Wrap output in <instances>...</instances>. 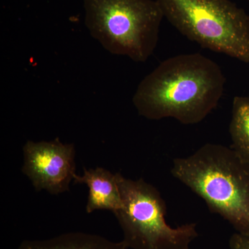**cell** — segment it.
I'll use <instances>...</instances> for the list:
<instances>
[{"instance_id":"obj_5","label":"cell","mask_w":249,"mask_h":249,"mask_svg":"<svg viewBox=\"0 0 249 249\" xmlns=\"http://www.w3.org/2000/svg\"><path fill=\"white\" fill-rule=\"evenodd\" d=\"M122 207L114 215L132 249H189L198 237L196 224L173 228L167 224L166 204L155 186L141 178H124L118 173Z\"/></svg>"},{"instance_id":"obj_1","label":"cell","mask_w":249,"mask_h":249,"mask_svg":"<svg viewBox=\"0 0 249 249\" xmlns=\"http://www.w3.org/2000/svg\"><path fill=\"white\" fill-rule=\"evenodd\" d=\"M226 78L220 67L201 53L164 60L143 78L133 96L139 114L149 120L173 118L199 124L217 107Z\"/></svg>"},{"instance_id":"obj_9","label":"cell","mask_w":249,"mask_h":249,"mask_svg":"<svg viewBox=\"0 0 249 249\" xmlns=\"http://www.w3.org/2000/svg\"><path fill=\"white\" fill-rule=\"evenodd\" d=\"M232 148L249 163V96H235L229 125Z\"/></svg>"},{"instance_id":"obj_4","label":"cell","mask_w":249,"mask_h":249,"mask_svg":"<svg viewBox=\"0 0 249 249\" xmlns=\"http://www.w3.org/2000/svg\"><path fill=\"white\" fill-rule=\"evenodd\" d=\"M189 40L249 64V16L230 0H157Z\"/></svg>"},{"instance_id":"obj_3","label":"cell","mask_w":249,"mask_h":249,"mask_svg":"<svg viewBox=\"0 0 249 249\" xmlns=\"http://www.w3.org/2000/svg\"><path fill=\"white\" fill-rule=\"evenodd\" d=\"M85 23L109 53L147 60L158 43L164 18L157 0H84Z\"/></svg>"},{"instance_id":"obj_2","label":"cell","mask_w":249,"mask_h":249,"mask_svg":"<svg viewBox=\"0 0 249 249\" xmlns=\"http://www.w3.org/2000/svg\"><path fill=\"white\" fill-rule=\"evenodd\" d=\"M171 173L237 232L249 235V163L232 147L206 143L173 160Z\"/></svg>"},{"instance_id":"obj_6","label":"cell","mask_w":249,"mask_h":249,"mask_svg":"<svg viewBox=\"0 0 249 249\" xmlns=\"http://www.w3.org/2000/svg\"><path fill=\"white\" fill-rule=\"evenodd\" d=\"M22 173L30 179L36 191L51 195L70 191L76 173V150L73 143L28 141L23 147Z\"/></svg>"},{"instance_id":"obj_8","label":"cell","mask_w":249,"mask_h":249,"mask_svg":"<svg viewBox=\"0 0 249 249\" xmlns=\"http://www.w3.org/2000/svg\"><path fill=\"white\" fill-rule=\"evenodd\" d=\"M18 249H128L124 241L111 242L102 236L72 232L42 240H24Z\"/></svg>"},{"instance_id":"obj_10","label":"cell","mask_w":249,"mask_h":249,"mask_svg":"<svg viewBox=\"0 0 249 249\" xmlns=\"http://www.w3.org/2000/svg\"><path fill=\"white\" fill-rule=\"evenodd\" d=\"M230 249H249V235L235 232L229 240Z\"/></svg>"},{"instance_id":"obj_7","label":"cell","mask_w":249,"mask_h":249,"mask_svg":"<svg viewBox=\"0 0 249 249\" xmlns=\"http://www.w3.org/2000/svg\"><path fill=\"white\" fill-rule=\"evenodd\" d=\"M74 184H85L89 188L86 212L106 210L115 213L122 207L118 173H112L105 168H83V175H75Z\"/></svg>"}]
</instances>
